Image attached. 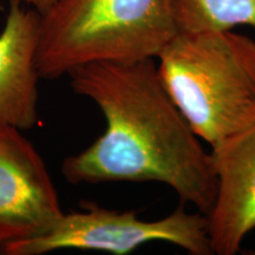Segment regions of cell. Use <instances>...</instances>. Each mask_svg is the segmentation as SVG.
I'll return each instance as SVG.
<instances>
[{
  "label": "cell",
  "mask_w": 255,
  "mask_h": 255,
  "mask_svg": "<svg viewBox=\"0 0 255 255\" xmlns=\"http://www.w3.org/2000/svg\"><path fill=\"white\" fill-rule=\"evenodd\" d=\"M103 114L105 131L62 163L71 184L159 182L208 214L216 196L210 152L165 89L154 59L95 62L68 73Z\"/></svg>",
  "instance_id": "1"
},
{
  "label": "cell",
  "mask_w": 255,
  "mask_h": 255,
  "mask_svg": "<svg viewBox=\"0 0 255 255\" xmlns=\"http://www.w3.org/2000/svg\"><path fill=\"white\" fill-rule=\"evenodd\" d=\"M175 0H59L40 14L41 79L95 62L156 59L178 33Z\"/></svg>",
  "instance_id": "2"
},
{
  "label": "cell",
  "mask_w": 255,
  "mask_h": 255,
  "mask_svg": "<svg viewBox=\"0 0 255 255\" xmlns=\"http://www.w3.org/2000/svg\"><path fill=\"white\" fill-rule=\"evenodd\" d=\"M165 89L215 145L255 114V40L233 30L178 33L157 56Z\"/></svg>",
  "instance_id": "3"
},
{
  "label": "cell",
  "mask_w": 255,
  "mask_h": 255,
  "mask_svg": "<svg viewBox=\"0 0 255 255\" xmlns=\"http://www.w3.org/2000/svg\"><path fill=\"white\" fill-rule=\"evenodd\" d=\"M150 242H167L193 255L214 254L208 219L203 213H188L180 207L164 218L146 221L136 212L107 209L89 201L81 202L79 212L64 214L46 234L9 242L1 247V252L8 255H41L78 250L126 255Z\"/></svg>",
  "instance_id": "4"
},
{
  "label": "cell",
  "mask_w": 255,
  "mask_h": 255,
  "mask_svg": "<svg viewBox=\"0 0 255 255\" xmlns=\"http://www.w3.org/2000/svg\"><path fill=\"white\" fill-rule=\"evenodd\" d=\"M64 214L39 152L21 130L0 123V246L46 234Z\"/></svg>",
  "instance_id": "5"
},
{
  "label": "cell",
  "mask_w": 255,
  "mask_h": 255,
  "mask_svg": "<svg viewBox=\"0 0 255 255\" xmlns=\"http://www.w3.org/2000/svg\"><path fill=\"white\" fill-rule=\"evenodd\" d=\"M214 205L207 214L214 254L233 255L255 228V114L212 146Z\"/></svg>",
  "instance_id": "6"
},
{
  "label": "cell",
  "mask_w": 255,
  "mask_h": 255,
  "mask_svg": "<svg viewBox=\"0 0 255 255\" xmlns=\"http://www.w3.org/2000/svg\"><path fill=\"white\" fill-rule=\"evenodd\" d=\"M40 14L9 0L4 28L0 32V123L19 130L38 124V83L36 66Z\"/></svg>",
  "instance_id": "7"
},
{
  "label": "cell",
  "mask_w": 255,
  "mask_h": 255,
  "mask_svg": "<svg viewBox=\"0 0 255 255\" xmlns=\"http://www.w3.org/2000/svg\"><path fill=\"white\" fill-rule=\"evenodd\" d=\"M175 14L184 32L255 28V0H175Z\"/></svg>",
  "instance_id": "8"
},
{
  "label": "cell",
  "mask_w": 255,
  "mask_h": 255,
  "mask_svg": "<svg viewBox=\"0 0 255 255\" xmlns=\"http://www.w3.org/2000/svg\"><path fill=\"white\" fill-rule=\"evenodd\" d=\"M24 5L30 6V7L34 8L39 14H44L45 12L56 5L59 0H20Z\"/></svg>",
  "instance_id": "9"
},
{
  "label": "cell",
  "mask_w": 255,
  "mask_h": 255,
  "mask_svg": "<svg viewBox=\"0 0 255 255\" xmlns=\"http://www.w3.org/2000/svg\"><path fill=\"white\" fill-rule=\"evenodd\" d=\"M248 254H252V255H255V250L254 251H252V252H250V253Z\"/></svg>",
  "instance_id": "10"
},
{
  "label": "cell",
  "mask_w": 255,
  "mask_h": 255,
  "mask_svg": "<svg viewBox=\"0 0 255 255\" xmlns=\"http://www.w3.org/2000/svg\"><path fill=\"white\" fill-rule=\"evenodd\" d=\"M0 251H1V246H0Z\"/></svg>",
  "instance_id": "11"
}]
</instances>
